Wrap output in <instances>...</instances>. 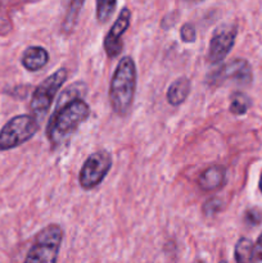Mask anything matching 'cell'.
Masks as SVG:
<instances>
[{
	"instance_id": "obj_1",
	"label": "cell",
	"mask_w": 262,
	"mask_h": 263,
	"mask_svg": "<svg viewBox=\"0 0 262 263\" xmlns=\"http://www.w3.org/2000/svg\"><path fill=\"white\" fill-rule=\"evenodd\" d=\"M68 89L59 99L46 126V138L53 148L63 145L91 112L89 104L76 94L74 85Z\"/></svg>"
},
{
	"instance_id": "obj_2",
	"label": "cell",
	"mask_w": 262,
	"mask_h": 263,
	"mask_svg": "<svg viewBox=\"0 0 262 263\" xmlns=\"http://www.w3.org/2000/svg\"><path fill=\"white\" fill-rule=\"evenodd\" d=\"M138 71L131 57L126 55L120 59L109 84V104L113 112L120 117H125L133 108L136 92Z\"/></svg>"
},
{
	"instance_id": "obj_3",
	"label": "cell",
	"mask_w": 262,
	"mask_h": 263,
	"mask_svg": "<svg viewBox=\"0 0 262 263\" xmlns=\"http://www.w3.org/2000/svg\"><path fill=\"white\" fill-rule=\"evenodd\" d=\"M63 240V230L58 223H50L41 229L35 236L32 247L26 256L25 262L54 263L58 259Z\"/></svg>"
},
{
	"instance_id": "obj_4",
	"label": "cell",
	"mask_w": 262,
	"mask_h": 263,
	"mask_svg": "<svg viewBox=\"0 0 262 263\" xmlns=\"http://www.w3.org/2000/svg\"><path fill=\"white\" fill-rule=\"evenodd\" d=\"M68 77V71L67 68H59L55 72L46 77L40 85L33 91L32 98H31L30 109L31 115L40 122L46 115L49 113L51 104L58 94L59 89L63 86Z\"/></svg>"
},
{
	"instance_id": "obj_5",
	"label": "cell",
	"mask_w": 262,
	"mask_h": 263,
	"mask_svg": "<svg viewBox=\"0 0 262 263\" xmlns=\"http://www.w3.org/2000/svg\"><path fill=\"white\" fill-rule=\"evenodd\" d=\"M40 122L32 115H20L8 121L0 130V152L10 151L35 136Z\"/></svg>"
},
{
	"instance_id": "obj_6",
	"label": "cell",
	"mask_w": 262,
	"mask_h": 263,
	"mask_svg": "<svg viewBox=\"0 0 262 263\" xmlns=\"http://www.w3.org/2000/svg\"><path fill=\"white\" fill-rule=\"evenodd\" d=\"M112 168V157L107 151H97L90 154L79 174V184L84 190L99 186Z\"/></svg>"
},
{
	"instance_id": "obj_7",
	"label": "cell",
	"mask_w": 262,
	"mask_h": 263,
	"mask_svg": "<svg viewBox=\"0 0 262 263\" xmlns=\"http://www.w3.org/2000/svg\"><path fill=\"white\" fill-rule=\"evenodd\" d=\"M253 80V72L248 61L235 58L225 64H221L208 74V82L212 86H218L225 82H234L240 86H248Z\"/></svg>"
},
{
	"instance_id": "obj_8",
	"label": "cell",
	"mask_w": 262,
	"mask_h": 263,
	"mask_svg": "<svg viewBox=\"0 0 262 263\" xmlns=\"http://www.w3.org/2000/svg\"><path fill=\"white\" fill-rule=\"evenodd\" d=\"M238 28L235 25H221L213 31L208 45L207 59L211 64H221L235 44Z\"/></svg>"
},
{
	"instance_id": "obj_9",
	"label": "cell",
	"mask_w": 262,
	"mask_h": 263,
	"mask_svg": "<svg viewBox=\"0 0 262 263\" xmlns=\"http://www.w3.org/2000/svg\"><path fill=\"white\" fill-rule=\"evenodd\" d=\"M131 23V10L128 8H123L120 12L118 17L110 26L109 31L105 35L103 41V48L108 58H117L123 49L122 36L128 30Z\"/></svg>"
},
{
	"instance_id": "obj_10",
	"label": "cell",
	"mask_w": 262,
	"mask_h": 263,
	"mask_svg": "<svg viewBox=\"0 0 262 263\" xmlns=\"http://www.w3.org/2000/svg\"><path fill=\"white\" fill-rule=\"evenodd\" d=\"M226 181V168L221 164H213L200 174L198 185L203 192H215Z\"/></svg>"
},
{
	"instance_id": "obj_11",
	"label": "cell",
	"mask_w": 262,
	"mask_h": 263,
	"mask_svg": "<svg viewBox=\"0 0 262 263\" xmlns=\"http://www.w3.org/2000/svg\"><path fill=\"white\" fill-rule=\"evenodd\" d=\"M49 62V53L43 46H28L22 54L21 63L27 71L36 72L44 68Z\"/></svg>"
},
{
	"instance_id": "obj_12",
	"label": "cell",
	"mask_w": 262,
	"mask_h": 263,
	"mask_svg": "<svg viewBox=\"0 0 262 263\" xmlns=\"http://www.w3.org/2000/svg\"><path fill=\"white\" fill-rule=\"evenodd\" d=\"M192 91V82L188 77H179L171 82L166 92V99L170 105L172 107H179L189 97Z\"/></svg>"
},
{
	"instance_id": "obj_13",
	"label": "cell",
	"mask_w": 262,
	"mask_h": 263,
	"mask_svg": "<svg viewBox=\"0 0 262 263\" xmlns=\"http://www.w3.org/2000/svg\"><path fill=\"white\" fill-rule=\"evenodd\" d=\"M85 0H68L66 8V15H64L63 21V30L67 33L72 32L77 25V20H79V14L82 9Z\"/></svg>"
},
{
	"instance_id": "obj_14",
	"label": "cell",
	"mask_w": 262,
	"mask_h": 263,
	"mask_svg": "<svg viewBox=\"0 0 262 263\" xmlns=\"http://www.w3.org/2000/svg\"><path fill=\"white\" fill-rule=\"evenodd\" d=\"M252 107L251 98L243 91H234L230 97V105H229V110L233 113L234 116H243L246 115Z\"/></svg>"
},
{
	"instance_id": "obj_15",
	"label": "cell",
	"mask_w": 262,
	"mask_h": 263,
	"mask_svg": "<svg viewBox=\"0 0 262 263\" xmlns=\"http://www.w3.org/2000/svg\"><path fill=\"white\" fill-rule=\"evenodd\" d=\"M253 241L248 238H240L235 244L234 249V258L238 263L252 262L253 256Z\"/></svg>"
},
{
	"instance_id": "obj_16",
	"label": "cell",
	"mask_w": 262,
	"mask_h": 263,
	"mask_svg": "<svg viewBox=\"0 0 262 263\" xmlns=\"http://www.w3.org/2000/svg\"><path fill=\"white\" fill-rule=\"evenodd\" d=\"M95 13L99 23H107L117 7V0H95Z\"/></svg>"
},
{
	"instance_id": "obj_17",
	"label": "cell",
	"mask_w": 262,
	"mask_h": 263,
	"mask_svg": "<svg viewBox=\"0 0 262 263\" xmlns=\"http://www.w3.org/2000/svg\"><path fill=\"white\" fill-rule=\"evenodd\" d=\"M195 37H197V31H195V27L193 23H184L180 28V39H181L182 43L192 44L195 41Z\"/></svg>"
},
{
	"instance_id": "obj_18",
	"label": "cell",
	"mask_w": 262,
	"mask_h": 263,
	"mask_svg": "<svg viewBox=\"0 0 262 263\" xmlns=\"http://www.w3.org/2000/svg\"><path fill=\"white\" fill-rule=\"evenodd\" d=\"M244 220L248 225L257 226L262 222V211L258 208H251V210L246 211L244 215Z\"/></svg>"
},
{
	"instance_id": "obj_19",
	"label": "cell",
	"mask_w": 262,
	"mask_h": 263,
	"mask_svg": "<svg viewBox=\"0 0 262 263\" xmlns=\"http://www.w3.org/2000/svg\"><path fill=\"white\" fill-rule=\"evenodd\" d=\"M222 207V200L218 199V198H212V199L207 200L203 207L205 215H213V213H217L218 211Z\"/></svg>"
},
{
	"instance_id": "obj_20",
	"label": "cell",
	"mask_w": 262,
	"mask_h": 263,
	"mask_svg": "<svg viewBox=\"0 0 262 263\" xmlns=\"http://www.w3.org/2000/svg\"><path fill=\"white\" fill-rule=\"evenodd\" d=\"M252 262L262 263V233L257 238L256 243L253 246V256H252Z\"/></svg>"
},
{
	"instance_id": "obj_21",
	"label": "cell",
	"mask_w": 262,
	"mask_h": 263,
	"mask_svg": "<svg viewBox=\"0 0 262 263\" xmlns=\"http://www.w3.org/2000/svg\"><path fill=\"white\" fill-rule=\"evenodd\" d=\"M258 189L262 194V172H261V176H259V181H258Z\"/></svg>"
},
{
	"instance_id": "obj_22",
	"label": "cell",
	"mask_w": 262,
	"mask_h": 263,
	"mask_svg": "<svg viewBox=\"0 0 262 263\" xmlns=\"http://www.w3.org/2000/svg\"><path fill=\"white\" fill-rule=\"evenodd\" d=\"M188 2H202V0H188Z\"/></svg>"
}]
</instances>
